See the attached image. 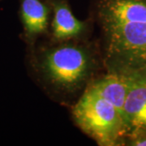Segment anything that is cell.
I'll return each instance as SVG.
<instances>
[{"label": "cell", "mask_w": 146, "mask_h": 146, "mask_svg": "<svg viewBox=\"0 0 146 146\" xmlns=\"http://www.w3.org/2000/svg\"><path fill=\"white\" fill-rule=\"evenodd\" d=\"M105 72H146V0H90Z\"/></svg>", "instance_id": "obj_1"}, {"label": "cell", "mask_w": 146, "mask_h": 146, "mask_svg": "<svg viewBox=\"0 0 146 146\" xmlns=\"http://www.w3.org/2000/svg\"><path fill=\"white\" fill-rule=\"evenodd\" d=\"M33 77L47 96L72 106L104 71L96 42L86 39L50 42L29 48Z\"/></svg>", "instance_id": "obj_2"}, {"label": "cell", "mask_w": 146, "mask_h": 146, "mask_svg": "<svg viewBox=\"0 0 146 146\" xmlns=\"http://www.w3.org/2000/svg\"><path fill=\"white\" fill-rule=\"evenodd\" d=\"M75 123L101 146L123 145L126 139L123 113L93 81L72 106Z\"/></svg>", "instance_id": "obj_3"}, {"label": "cell", "mask_w": 146, "mask_h": 146, "mask_svg": "<svg viewBox=\"0 0 146 146\" xmlns=\"http://www.w3.org/2000/svg\"><path fill=\"white\" fill-rule=\"evenodd\" d=\"M127 76L128 88L123 106L125 141L146 136V72Z\"/></svg>", "instance_id": "obj_4"}, {"label": "cell", "mask_w": 146, "mask_h": 146, "mask_svg": "<svg viewBox=\"0 0 146 146\" xmlns=\"http://www.w3.org/2000/svg\"><path fill=\"white\" fill-rule=\"evenodd\" d=\"M52 12L50 25L51 42H62L86 39L94 25L90 19L81 21L73 14L68 0H45Z\"/></svg>", "instance_id": "obj_5"}, {"label": "cell", "mask_w": 146, "mask_h": 146, "mask_svg": "<svg viewBox=\"0 0 146 146\" xmlns=\"http://www.w3.org/2000/svg\"><path fill=\"white\" fill-rule=\"evenodd\" d=\"M50 8L45 0H21L23 38L29 48L34 46L40 37L49 33Z\"/></svg>", "instance_id": "obj_6"}, {"label": "cell", "mask_w": 146, "mask_h": 146, "mask_svg": "<svg viewBox=\"0 0 146 146\" xmlns=\"http://www.w3.org/2000/svg\"><path fill=\"white\" fill-rule=\"evenodd\" d=\"M0 1H1V0H0Z\"/></svg>", "instance_id": "obj_7"}]
</instances>
